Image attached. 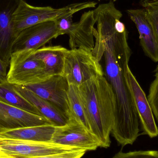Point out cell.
Here are the masks:
<instances>
[{"instance_id": "cell-14", "label": "cell", "mask_w": 158, "mask_h": 158, "mask_svg": "<svg viewBox=\"0 0 158 158\" xmlns=\"http://www.w3.org/2000/svg\"><path fill=\"white\" fill-rule=\"evenodd\" d=\"M95 26L93 10L84 13L80 20L71 24L67 31L71 50L82 48L93 51L94 46L93 30Z\"/></svg>"}, {"instance_id": "cell-6", "label": "cell", "mask_w": 158, "mask_h": 158, "mask_svg": "<svg viewBox=\"0 0 158 158\" xmlns=\"http://www.w3.org/2000/svg\"><path fill=\"white\" fill-rule=\"evenodd\" d=\"M79 150L51 142L0 138V152L16 158L37 157Z\"/></svg>"}, {"instance_id": "cell-16", "label": "cell", "mask_w": 158, "mask_h": 158, "mask_svg": "<svg viewBox=\"0 0 158 158\" xmlns=\"http://www.w3.org/2000/svg\"><path fill=\"white\" fill-rule=\"evenodd\" d=\"M68 50L61 45L44 46L35 51L30 57L43 63L45 74L49 78L62 75Z\"/></svg>"}, {"instance_id": "cell-21", "label": "cell", "mask_w": 158, "mask_h": 158, "mask_svg": "<svg viewBox=\"0 0 158 158\" xmlns=\"http://www.w3.org/2000/svg\"><path fill=\"white\" fill-rule=\"evenodd\" d=\"M155 77L156 78L150 85L148 99L154 116L158 122V76Z\"/></svg>"}, {"instance_id": "cell-2", "label": "cell", "mask_w": 158, "mask_h": 158, "mask_svg": "<svg viewBox=\"0 0 158 158\" xmlns=\"http://www.w3.org/2000/svg\"><path fill=\"white\" fill-rule=\"evenodd\" d=\"M78 87L90 131L98 139L100 148H109L115 106L110 84L104 75H99Z\"/></svg>"}, {"instance_id": "cell-10", "label": "cell", "mask_w": 158, "mask_h": 158, "mask_svg": "<svg viewBox=\"0 0 158 158\" xmlns=\"http://www.w3.org/2000/svg\"><path fill=\"white\" fill-rule=\"evenodd\" d=\"M22 0H0V58L9 66L15 39L13 15Z\"/></svg>"}, {"instance_id": "cell-19", "label": "cell", "mask_w": 158, "mask_h": 158, "mask_svg": "<svg viewBox=\"0 0 158 158\" xmlns=\"http://www.w3.org/2000/svg\"><path fill=\"white\" fill-rule=\"evenodd\" d=\"M68 97L70 119H73L77 121L91 132L79 94L78 87L70 85L69 88Z\"/></svg>"}, {"instance_id": "cell-5", "label": "cell", "mask_w": 158, "mask_h": 158, "mask_svg": "<svg viewBox=\"0 0 158 158\" xmlns=\"http://www.w3.org/2000/svg\"><path fill=\"white\" fill-rule=\"evenodd\" d=\"M103 75L102 67L92 51L82 48L68 50L62 75L69 85L79 86L93 78Z\"/></svg>"}, {"instance_id": "cell-18", "label": "cell", "mask_w": 158, "mask_h": 158, "mask_svg": "<svg viewBox=\"0 0 158 158\" xmlns=\"http://www.w3.org/2000/svg\"><path fill=\"white\" fill-rule=\"evenodd\" d=\"M0 101L41 116L38 110L15 89L14 85L7 81L0 83Z\"/></svg>"}, {"instance_id": "cell-20", "label": "cell", "mask_w": 158, "mask_h": 158, "mask_svg": "<svg viewBox=\"0 0 158 158\" xmlns=\"http://www.w3.org/2000/svg\"><path fill=\"white\" fill-rule=\"evenodd\" d=\"M112 158H158V151L139 150L129 152L119 151Z\"/></svg>"}, {"instance_id": "cell-26", "label": "cell", "mask_w": 158, "mask_h": 158, "mask_svg": "<svg viewBox=\"0 0 158 158\" xmlns=\"http://www.w3.org/2000/svg\"><path fill=\"white\" fill-rule=\"evenodd\" d=\"M0 158H16L15 157L12 156H9L7 154H5L2 152H0Z\"/></svg>"}, {"instance_id": "cell-12", "label": "cell", "mask_w": 158, "mask_h": 158, "mask_svg": "<svg viewBox=\"0 0 158 158\" xmlns=\"http://www.w3.org/2000/svg\"><path fill=\"white\" fill-rule=\"evenodd\" d=\"M48 78L49 77L44 71L43 63L31 57L19 64L9 68L7 75L8 83L22 86L40 82Z\"/></svg>"}, {"instance_id": "cell-1", "label": "cell", "mask_w": 158, "mask_h": 158, "mask_svg": "<svg viewBox=\"0 0 158 158\" xmlns=\"http://www.w3.org/2000/svg\"><path fill=\"white\" fill-rule=\"evenodd\" d=\"M94 46L92 52L98 61L104 56L105 75L115 100V114L111 133L119 145H132L140 134V120L126 77L132 52L127 30L118 32L115 27L123 15L114 3L99 5L93 10Z\"/></svg>"}, {"instance_id": "cell-22", "label": "cell", "mask_w": 158, "mask_h": 158, "mask_svg": "<svg viewBox=\"0 0 158 158\" xmlns=\"http://www.w3.org/2000/svg\"><path fill=\"white\" fill-rule=\"evenodd\" d=\"M143 8L158 44V4L149 5Z\"/></svg>"}, {"instance_id": "cell-9", "label": "cell", "mask_w": 158, "mask_h": 158, "mask_svg": "<svg viewBox=\"0 0 158 158\" xmlns=\"http://www.w3.org/2000/svg\"><path fill=\"white\" fill-rule=\"evenodd\" d=\"M126 77L133 97L143 134L148 135L151 138L157 137L158 136V128L153 110L144 91L130 67L127 69Z\"/></svg>"}, {"instance_id": "cell-15", "label": "cell", "mask_w": 158, "mask_h": 158, "mask_svg": "<svg viewBox=\"0 0 158 158\" xmlns=\"http://www.w3.org/2000/svg\"><path fill=\"white\" fill-rule=\"evenodd\" d=\"M14 88L30 102L40 115L49 121L55 127L64 126L69 122L68 116L50 101L37 96L22 85H14Z\"/></svg>"}, {"instance_id": "cell-24", "label": "cell", "mask_w": 158, "mask_h": 158, "mask_svg": "<svg viewBox=\"0 0 158 158\" xmlns=\"http://www.w3.org/2000/svg\"><path fill=\"white\" fill-rule=\"evenodd\" d=\"M8 66L0 58V83L7 81V69Z\"/></svg>"}, {"instance_id": "cell-7", "label": "cell", "mask_w": 158, "mask_h": 158, "mask_svg": "<svg viewBox=\"0 0 158 158\" xmlns=\"http://www.w3.org/2000/svg\"><path fill=\"white\" fill-rule=\"evenodd\" d=\"M51 143L94 151L100 147L98 139L81 123L73 119L64 126L56 127Z\"/></svg>"}, {"instance_id": "cell-3", "label": "cell", "mask_w": 158, "mask_h": 158, "mask_svg": "<svg viewBox=\"0 0 158 158\" xmlns=\"http://www.w3.org/2000/svg\"><path fill=\"white\" fill-rule=\"evenodd\" d=\"M59 36L56 20L42 22L23 30L13 44L9 68L27 60L35 51Z\"/></svg>"}, {"instance_id": "cell-11", "label": "cell", "mask_w": 158, "mask_h": 158, "mask_svg": "<svg viewBox=\"0 0 158 158\" xmlns=\"http://www.w3.org/2000/svg\"><path fill=\"white\" fill-rule=\"evenodd\" d=\"M52 125L44 117L0 101V131L44 125Z\"/></svg>"}, {"instance_id": "cell-28", "label": "cell", "mask_w": 158, "mask_h": 158, "mask_svg": "<svg viewBox=\"0 0 158 158\" xmlns=\"http://www.w3.org/2000/svg\"><path fill=\"white\" fill-rule=\"evenodd\" d=\"M98 1H100V0H98ZM110 1H112L113 2H115V1H117V0H110Z\"/></svg>"}, {"instance_id": "cell-4", "label": "cell", "mask_w": 158, "mask_h": 158, "mask_svg": "<svg viewBox=\"0 0 158 158\" xmlns=\"http://www.w3.org/2000/svg\"><path fill=\"white\" fill-rule=\"evenodd\" d=\"M96 5L97 2L92 1L71 4L64 7L55 8L52 6H33L22 0L12 19L15 37L28 27L45 21L55 20L68 14H74L84 9L95 7Z\"/></svg>"}, {"instance_id": "cell-23", "label": "cell", "mask_w": 158, "mask_h": 158, "mask_svg": "<svg viewBox=\"0 0 158 158\" xmlns=\"http://www.w3.org/2000/svg\"><path fill=\"white\" fill-rule=\"evenodd\" d=\"M86 151L83 149L71 151L67 153L61 154H54V155H48L43 156L37 157L25 158H81L84 156Z\"/></svg>"}, {"instance_id": "cell-25", "label": "cell", "mask_w": 158, "mask_h": 158, "mask_svg": "<svg viewBox=\"0 0 158 158\" xmlns=\"http://www.w3.org/2000/svg\"><path fill=\"white\" fill-rule=\"evenodd\" d=\"M140 4L143 7L149 5L158 4V0H140Z\"/></svg>"}, {"instance_id": "cell-27", "label": "cell", "mask_w": 158, "mask_h": 158, "mask_svg": "<svg viewBox=\"0 0 158 158\" xmlns=\"http://www.w3.org/2000/svg\"><path fill=\"white\" fill-rule=\"evenodd\" d=\"M155 77L156 76H158V65L157 66L156 68V69H155Z\"/></svg>"}, {"instance_id": "cell-17", "label": "cell", "mask_w": 158, "mask_h": 158, "mask_svg": "<svg viewBox=\"0 0 158 158\" xmlns=\"http://www.w3.org/2000/svg\"><path fill=\"white\" fill-rule=\"evenodd\" d=\"M56 127L50 124L15 129H2L0 131V138L51 142Z\"/></svg>"}, {"instance_id": "cell-8", "label": "cell", "mask_w": 158, "mask_h": 158, "mask_svg": "<svg viewBox=\"0 0 158 158\" xmlns=\"http://www.w3.org/2000/svg\"><path fill=\"white\" fill-rule=\"evenodd\" d=\"M69 85L63 75H55L37 83L25 87L38 96L50 101L65 113L70 119L68 94Z\"/></svg>"}, {"instance_id": "cell-13", "label": "cell", "mask_w": 158, "mask_h": 158, "mask_svg": "<svg viewBox=\"0 0 158 158\" xmlns=\"http://www.w3.org/2000/svg\"><path fill=\"white\" fill-rule=\"evenodd\" d=\"M127 13L138 30L140 44L145 54L157 63L158 44L144 8L128 9Z\"/></svg>"}]
</instances>
